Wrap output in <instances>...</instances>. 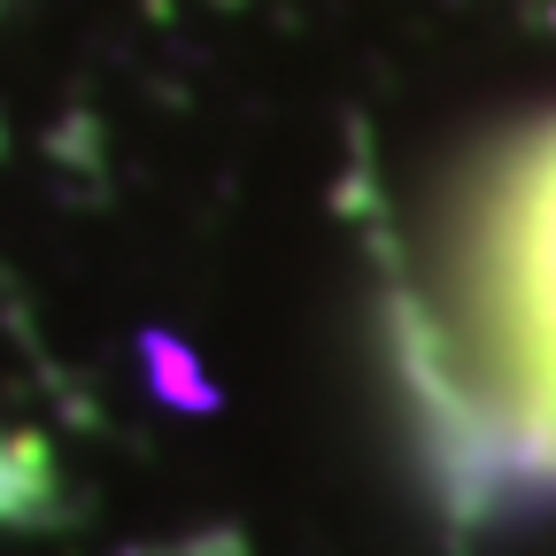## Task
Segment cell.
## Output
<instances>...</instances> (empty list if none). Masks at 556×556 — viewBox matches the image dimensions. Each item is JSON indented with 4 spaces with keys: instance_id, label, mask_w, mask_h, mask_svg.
<instances>
[{
    "instance_id": "6da1fadb",
    "label": "cell",
    "mask_w": 556,
    "mask_h": 556,
    "mask_svg": "<svg viewBox=\"0 0 556 556\" xmlns=\"http://www.w3.org/2000/svg\"><path fill=\"white\" fill-rule=\"evenodd\" d=\"M456 294L495 433L556 479V124L495 155L464 217Z\"/></svg>"
}]
</instances>
